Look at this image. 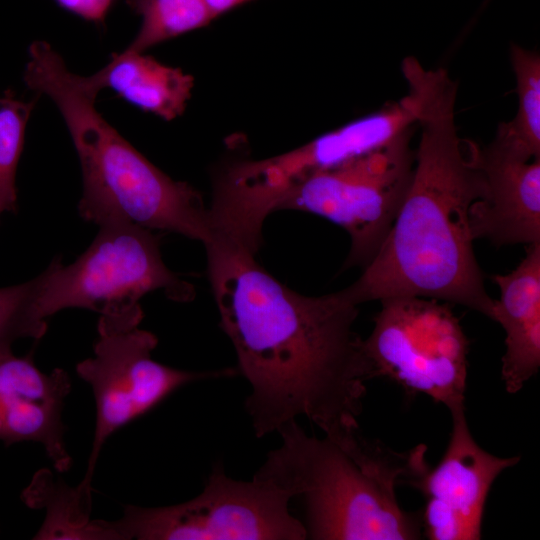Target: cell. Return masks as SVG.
<instances>
[{
    "label": "cell",
    "mask_w": 540,
    "mask_h": 540,
    "mask_svg": "<svg viewBox=\"0 0 540 540\" xmlns=\"http://www.w3.org/2000/svg\"><path fill=\"white\" fill-rule=\"evenodd\" d=\"M407 93L378 111L327 132L287 153L242 160L217 177L209 207L212 227L253 250L262 243L265 219L280 195L301 178L381 147L415 127L420 91L406 80Z\"/></svg>",
    "instance_id": "5b68a950"
},
{
    "label": "cell",
    "mask_w": 540,
    "mask_h": 540,
    "mask_svg": "<svg viewBox=\"0 0 540 540\" xmlns=\"http://www.w3.org/2000/svg\"><path fill=\"white\" fill-rule=\"evenodd\" d=\"M142 320L100 316L93 357L76 366L93 391L96 426L86 474L92 485L94 469L106 440L121 427L144 415L168 395L193 381L233 376L236 370L192 372L163 365L151 354L157 337L140 329Z\"/></svg>",
    "instance_id": "30bf717a"
},
{
    "label": "cell",
    "mask_w": 540,
    "mask_h": 540,
    "mask_svg": "<svg viewBox=\"0 0 540 540\" xmlns=\"http://www.w3.org/2000/svg\"><path fill=\"white\" fill-rule=\"evenodd\" d=\"M277 432L271 450L253 478L299 499L307 539L414 540L423 536L421 511L403 509L397 487L413 488L430 464L427 446L398 452L368 439L359 427L325 436L308 435L296 420Z\"/></svg>",
    "instance_id": "3957f363"
},
{
    "label": "cell",
    "mask_w": 540,
    "mask_h": 540,
    "mask_svg": "<svg viewBox=\"0 0 540 540\" xmlns=\"http://www.w3.org/2000/svg\"><path fill=\"white\" fill-rule=\"evenodd\" d=\"M510 60L516 78L517 111L500 123L488 145L496 152L529 161L540 158V55L512 44Z\"/></svg>",
    "instance_id": "e0dca14e"
},
{
    "label": "cell",
    "mask_w": 540,
    "mask_h": 540,
    "mask_svg": "<svg viewBox=\"0 0 540 540\" xmlns=\"http://www.w3.org/2000/svg\"><path fill=\"white\" fill-rule=\"evenodd\" d=\"M11 345L0 343V440L6 445L38 442L55 469L65 472L72 465L62 422L69 375L60 368L43 373L31 355L18 357Z\"/></svg>",
    "instance_id": "7c38bea8"
},
{
    "label": "cell",
    "mask_w": 540,
    "mask_h": 540,
    "mask_svg": "<svg viewBox=\"0 0 540 540\" xmlns=\"http://www.w3.org/2000/svg\"><path fill=\"white\" fill-rule=\"evenodd\" d=\"M452 431L443 457L417 480L414 489L425 498L422 530L430 540H478L493 483L519 456L499 457L473 438L465 410L451 413Z\"/></svg>",
    "instance_id": "8fae6325"
},
{
    "label": "cell",
    "mask_w": 540,
    "mask_h": 540,
    "mask_svg": "<svg viewBox=\"0 0 540 540\" xmlns=\"http://www.w3.org/2000/svg\"><path fill=\"white\" fill-rule=\"evenodd\" d=\"M86 251L65 266L60 258L38 275L37 317L46 322L67 308H84L104 317H142L140 299L162 290L171 300L189 302L192 284L163 262L159 237L153 230L107 221Z\"/></svg>",
    "instance_id": "8992f818"
},
{
    "label": "cell",
    "mask_w": 540,
    "mask_h": 540,
    "mask_svg": "<svg viewBox=\"0 0 540 540\" xmlns=\"http://www.w3.org/2000/svg\"><path fill=\"white\" fill-rule=\"evenodd\" d=\"M420 91L412 180L397 217L373 260L347 287L360 305L391 296L456 303L493 320L473 250L469 210L484 182L455 121L457 83L443 68L413 71Z\"/></svg>",
    "instance_id": "7a4b0ae2"
},
{
    "label": "cell",
    "mask_w": 540,
    "mask_h": 540,
    "mask_svg": "<svg viewBox=\"0 0 540 540\" xmlns=\"http://www.w3.org/2000/svg\"><path fill=\"white\" fill-rule=\"evenodd\" d=\"M249 1L251 0H205V3L213 19H215L218 16Z\"/></svg>",
    "instance_id": "7402d4cb"
},
{
    "label": "cell",
    "mask_w": 540,
    "mask_h": 540,
    "mask_svg": "<svg viewBox=\"0 0 540 540\" xmlns=\"http://www.w3.org/2000/svg\"><path fill=\"white\" fill-rule=\"evenodd\" d=\"M86 77L98 94L109 88L125 101L166 121L183 113L194 86L193 77L182 69L127 49L112 54L106 66Z\"/></svg>",
    "instance_id": "9a60e30c"
},
{
    "label": "cell",
    "mask_w": 540,
    "mask_h": 540,
    "mask_svg": "<svg viewBox=\"0 0 540 540\" xmlns=\"http://www.w3.org/2000/svg\"><path fill=\"white\" fill-rule=\"evenodd\" d=\"M374 327L363 340L375 377L406 394H424L450 413L465 410L469 340L449 303L418 296L379 300Z\"/></svg>",
    "instance_id": "ba28073f"
},
{
    "label": "cell",
    "mask_w": 540,
    "mask_h": 540,
    "mask_svg": "<svg viewBox=\"0 0 540 540\" xmlns=\"http://www.w3.org/2000/svg\"><path fill=\"white\" fill-rule=\"evenodd\" d=\"M24 81L55 103L69 130L82 170L83 219L175 232L203 245L210 241V213L201 194L170 178L123 138L95 108L98 93L86 76L71 72L47 42L30 45Z\"/></svg>",
    "instance_id": "277c9868"
},
{
    "label": "cell",
    "mask_w": 540,
    "mask_h": 540,
    "mask_svg": "<svg viewBox=\"0 0 540 540\" xmlns=\"http://www.w3.org/2000/svg\"><path fill=\"white\" fill-rule=\"evenodd\" d=\"M22 497L28 506L46 510L34 539L119 540L113 521L90 518L92 486L80 482L70 487L44 469L35 474Z\"/></svg>",
    "instance_id": "2e32d148"
},
{
    "label": "cell",
    "mask_w": 540,
    "mask_h": 540,
    "mask_svg": "<svg viewBox=\"0 0 540 540\" xmlns=\"http://www.w3.org/2000/svg\"><path fill=\"white\" fill-rule=\"evenodd\" d=\"M38 277L25 283L0 288V343L12 344L16 339L41 338L47 323L35 312Z\"/></svg>",
    "instance_id": "ffe728a7"
},
{
    "label": "cell",
    "mask_w": 540,
    "mask_h": 540,
    "mask_svg": "<svg viewBox=\"0 0 540 540\" xmlns=\"http://www.w3.org/2000/svg\"><path fill=\"white\" fill-rule=\"evenodd\" d=\"M414 129L301 178L280 195L275 211H305L341 226L351 241L344 268H365L387 237L409 189L415 163Z\"/></svg>",
    "instance_id": "52a82bcc"
},
{
    "label": "cell",
    "mask_w": 540,
    "mask_h": 540,
    "mask_svg": "<svg viewBox=\"0 0 540 540\" xmlns=\"http://www.w3.org/2000/svg\"><path fill=\"white\" fill-rule=\"evenodd\" d=\"M291 500L269 482L228 477L218 462L195 498L165 507L128 505L113 522L120 540H305Z\"/></svg>",
    "instance_id": "9c48e42d"
},
{
    "label": "cell",
    "mask_w": 540,
    "mask_h": 540,
    "mask_svg": "<svg viewBox=\"0 0 540 540\" xmlns=\"http://www.w3.org/2000/svg\"><path fill=\"white\" fill-rule=\"evenodd\" d=\"M465 142L484 182L469 210L473 239L497 247L540 242V158L523 161Z\"/></svg>",
    "instance_id": "4fadbf2b"
},
{
    "label": "cell",
    "mask_w": 540,
    "mask_h": 540,
    "mask_svg": "<svg viewBox=\"0 0 540 540\" xmlns=\"http://www.w3.org/2000/svg\"><path fill=\"white\" fill-rule=\"evenodd\" d=\"M115 0H55L63 9L94 23L104 22Z\"/></svg>",
    "instance_id": "44dd1931"
},
{
    "label": "cell",
    "mask_w": 540,
    "mask_h": 540,
    "mask_svg": "<svg viewBox=\"0 0 540 540\" xmlns=\"http://www.w3.org/2000/svg\"><path fill=\"white\" fill-rule=\"evenodd\" d=\"M142 18L138 33L126 48L144 52L166 40L208 25L213 17L205 0H125Z\"/></svg>",
    "instance_id": "ac0fdd59"
},
{
    "label": "cell",
    "mask_w": 540,
    "mask_h": 540,
    "mask_svg": "<svg viewBox=\"0 0 540 540\" xmlns=\"http://www.w3.org/2000/svg\"><path fill=\"white\" fill-rule=\"evenodd\" d=\"M204 246L220 325L251 388L245 409L255 436L299 416L326 436L359 427L375 372L354 330L359 304L347 287L306 296L276 280L241 243L214 234Z\"/></svg>",
    "instance_id": "6da1fadb"
},
{
    "label": "cell",
    "mask_w": 540,
    "mask_h": 540,
    "mask_svg": "<svg viewBox=\"0 0 540 540\" xmlns=\"http://www.w3.org/2000/svg\"><path fill=\"white\" fill-rule=\"evenodd\" d=\"M527 246L513 271L492 276L500 290L493 320L505 332L501 377L510 394L519 392L540 368V242Z\"/></svg>",
    "instance_id": "5bb4252c"
},
{
    "label": "cell",
    "mask_w": 540,
    "mask_h": 540,
    "mask_svg": "<svg viewBox=\"0 0 540 540\" xmlns=\"http://www.w3.org/2000/svg\"><path fill=\"white\" fill-rule=\"evenodd\" d=\"M34 103L9 93L0 97V213L15 208V174Z\"/></svg>",
    "instance_id": "d6986e66"
}]
</instances>
